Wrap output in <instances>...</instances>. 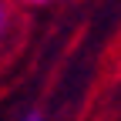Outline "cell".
I'll use <instances>...</instances> for the list:
<instances>
[{
    "label": "cell",
    "mask_w": 121,
    "mask_h": 121,
    "mask_svg": "<svg viewBox=\"0 0 121 121\" xmlns=\"http://www.w3.org/2000/svg\"><path fill=\"white\" fill-rule=\"evenodd\" d=\"M20 27V4L17 0H0V57L10 51Z\"/></svg>",
    "instance_id": "cell-1"
},
{
    "label": "cell",
    "mask_w": 121,
    "mask_h": 121,
    "mask_svg": "<svg viewBox=\"0 0 121 121\" xmlns=\"http://www.w3.org/2000/svg\"><path fill=\"white\" fill-rule=\"evenodd\" d=\"M20 121H44V114H40V111H27Z\"/></svg>",
    "instance_id": "cell-3"
},
{
    "label": "cell",
    "mask_w": 121,
    "mask_h": 121,
    "mask_svg": "<svg viewBox=\"0 0 121 121\" xmlns=\"http://www.w3.org/2000/svg\"><path fill=\"white\" fill-rule=\"evenodd\" d=\"M20 7H30V10H40V7H54V4H60V0H17Z\"/></svg>",
    "instance_id": "cell-2"
}]
</instances>
